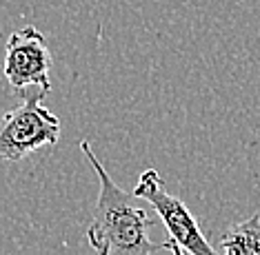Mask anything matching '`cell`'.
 Masks as SVG:
<instances>
[{"label":"cell","instance_id":"cell-1","mask_svg":"<svg viewBox=\"0 0 260 255\" xmlns=\"http://www.w3.org/2000/svg\"><path fill=\"white\" fill-rule=\"evenodd\" d=\"M80 151L89 160L100 182L93 217L87 227V240L93 251L98 255H151L167 248V244L151 242V220L147 211L136 204L134 193L116 185L87 140H80Z\"/></svg>","mask_w":260,"mask_h":255},{"label":"cell","instance_id":"cell-2","mask_svg":"<svg viewBox=\"0 0 260 255\" xmlns=\"http://www.w3.org/2000/svg\"><path fill=\"white\" fill-rule=\"evenodd\" d=\"M45 93H27L25 102L0 118V160L20 162L60 140V120L43 104Z\"/></svg>","mask_w":260,"mask_h":255},{"label":"cell","instance_id":"cell-3","mask_svg":"<svg viewBox=\"0 0 260 255\" xmlns=\"http://www.w3.org/2000/svg\"><path fill=\"white\" fill-rule=\"evenodd\" d=\"M132 193L136 200H145L156 209L162 224L169 231L171 242L178 244L187 255H222L207 242L205 233L200 231L196 217L189 213L187 204L165 189V182L156 169L143 171Z\"/></svg>","mask_w":260,"mask_h":255},{"label":"cell","instance_id":"cell-4","mask_svg":"<svg viewBox=\"0 0 260 255\" xmlns=\"http://www.w3.org/2000/svg\"><path fill=\"white\" fill-rule=\"evenodd\" d=\"M51 53L47 38L36 27H25L14 31L5 47L3 74L16 91H25L27 87H38L40 93H49L51 89Z\"/></svg>","mask_w":260,"mask_h":255},{"label":"cell","instance_id":"cell-5","mask_svg":"<svg viewBox=\"0 0 260 255\" xmlns=\"http://www.w3.org/2000/svg\"><path fill=\"white\" fill-rule=\"evenodd\" d=\"M222 255H260V213L229 227L220 238Z\"/></svg>","mask_w":260,"mask_h":255},{"label":"cell","instance_id":"cell-6","mask_svg":"<svg viewBox=\"0 0 260 255\" xmlns=\"http://www.w3.org/2000/svg\"><path fill=\"white\" fill-rule=\"evenodd\" d=\"M165 244H167V251H171V253H174V255H187L185 251H182V248L178 246V244H174V242H165Z\"/></svg>","mask_w":260,"mask_h":255}]
</instances>
